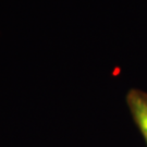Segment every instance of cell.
<instances>
[{"instance_id": "obj_1", "label": "cell", "mask_w": 147, "mask_h": 147, "mask_svg": "<svg viewBox=\"0 0 147 147\" xmlns=\"http://www.w3.org/2000/svg\"><path fill=\"white\" fill-rule=\"evenodd\" d=\"M126 104L147 145V93L131 89L126 95Z\"/></svg>"}]
</instances>
